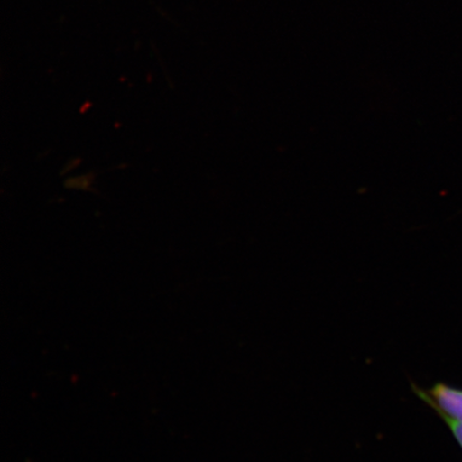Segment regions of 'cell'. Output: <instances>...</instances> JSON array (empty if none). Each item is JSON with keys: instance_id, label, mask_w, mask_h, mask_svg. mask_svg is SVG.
<instances>
[{"instance_id": "cell-1", "label": "cell", "mask_w": 462, "mask_h": 462, "mask_svg": "<svg viewBox=\"0 0 462 462\" xmlns=\"http://www.w3.org/2000/svg\"><path fill=\"white\" fill-rule=\"evenodd\" d=\"M414 394L435 410L439 417H448L462 423V390L438 383L429 390L411 383Z\"/></svg>"}, {"instance_id": "cell-2", "label": "cell", "mask_w": 462, "mask_h": 462, "mask_svg": "<svg viewBox=\"0 0 462 462\" xmlns=\"http://www.w3.org/2000/svg\"><path fill=\"white\" fill-rule=\"evenodd\" d=\"M440 418L444 420V423H447L449 430L453 432L456 440H457L462 448V423L448 417H443V415Z\"/></svg>"}]
</instances>
